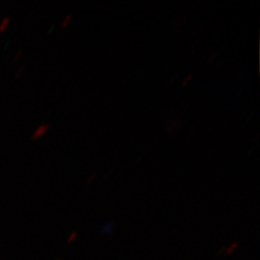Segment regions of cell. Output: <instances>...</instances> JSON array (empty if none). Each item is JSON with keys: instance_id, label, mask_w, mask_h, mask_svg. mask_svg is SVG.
Returning <instances> with one entry per match:
<instances>
[{"instance_id": "6da1fadb", "label": "cell", "mask_w": 260, "mask_h": 260, "mask_svg": "<svg viewBox=\"0 0 260 260\" xmlns=\"http://www.w3.org/2000/svg\"><path fill=\"white\" fill-rule=\"evenodd\" d=\"M238 246H239V243L237 241L233 242V244L229 247V248H226V251H225V254H228V255H230V254H233L234 251H236L237 249H238Z\"/></svg>"}, {"instance_id": "7a4b0ae2", "label": "cell", "mask_w": 260, "mask_h": 260, "mask_svg": "<svg viewBox=\"0 0 260 260\" xmlns=\"http://www.w3.org/2000/svg\"><path fill=\"white\" fill-rule=\"evenodd\" d=\"M192 78H193V75H192V74H191V75H187L185 79H184V80H183V82H182V86H183V87H185L187 83H188L190 80H192Z\"/></svg>"}, {"instance_id": "3957f363", "label": "cell", "mask_w": 260, "mask_h": 260, "mask_svg": "<svg viewBox=\"0 0 260 260\" xmlns=\"http://www.w3.org/2000/svg\"><path fill=\"white\" fill-rule=\"evenodd\" d=\"M94 177H95V174H92V175H90L89 177H88V179H87V184L92 183L93 181V179H94Z\"/></svg>"}, {"instance_id": "277c9868", "label": "cell", "mask_w": 260, "mask_h": 260, "mask_svg": "<svg viewBox=\"0 0 260 260\" xmlns=\"http://www.w3.org/2000/svg\"><path fill=\"white\" fill-rule=\"evenodd\" d=\"M76 235H77V233H74L72 234V236H71V238H70V242L73 241V240H75V237H76Z\"/></svg>"}]
</instances>
